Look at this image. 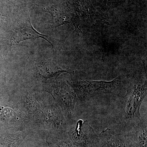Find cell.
<instances>
[{"instance_id": "obj_8", "label": "cell", "mask_w": 147, "mask_h": 147, "mask_svg": "<svg viewBox=\"0 0 147 147\" xmlns=\"http://www.w3.org/2000/svg\"><path fill=\"white\" fill-rule=\"evenodd\" d=\"M126 133L132 147H147V119H142Z\"/></svg>"}, {"instance_id": "obj_3", "label": "cell", "mask_w": 147, "mask_h": 147, "mask_svg": "<svg viewBox=\"0 0 147 147\" xmlns=\"http://www.w3.org/2000/svg\"><path fill=\"white\" fill-rule=\"evenodd\" d=\"M66 24L74 26L77 33H82L79 28L82 23L90 25L100 23L110 25L105 19L100 16L92 5L90 0H81L76 2L74 7V12L70 14H67Z\"/></svg>"}, {"instance_id": "obj_4", "label": "cell", "mask_w": 147, "mask_h": 147, "mask_svg": "<svg viewBox=\"0 0 147 147\" xmlns=\"http://www.w3.org/2000/svg\"><path fill=\"white\" fill-rule=\"evenodd\" d=\"M70 140L78 147H96L98 135L88 121L80 119L69 132Z\"/></svg>"}, {"instance_id": "obj_1", "label": "cell", "mask_w": 147, "mask_h": 147, "mask_svg": "<svg viewBox=\"0 0 147 147\" xmlns=\"http://www.w3.org/2000/svg\"><path fill=\"white\" fill-rule=\"evenodd\" d=\"M147 94V75L144 69L142 72L137 74L134 76L121 103V114L123 122L128 128L142 119L140 108Z\"/></svg>"}, {"instance_id": "obj_9", "label": "cell", "mask_w": 147, "mask_h": 147, "mask_svg": "<svg viewBox=\"0 0 147 147\" xmlns=\"http://www.w3.org/2000/svg\"><path fill=\"white\" fill-rule=\"evenodd\" d=\"M38 70L41 75L47 78L58 76L63 72H70V71L59 67L56 64L50 61L43 63L40 66Z\"/></svg>"}, {"instance_id": "obj_2", "label": "cell", "mask_w": 147, "mask_h": 147, "mask_svg": "<svg viewBox=\"0 0 147 147\" xmlns=\"http://www.w3.org/2000/svg\"><path fill=\"white\" fill-rule=\"evenodd\" d=\"M122 86L120 76L110 82L78 80L74 84L76 96L82 100H87L96 95L116 93Z\"/></svg>"}, {"instance_id": "obj_11", "label": "cell", "mask_w": 147, "mask_h": 147, "mask_svg": "<svg viewBox=\"0 0 147 147\" xmlns=\"http://www.w3.org/2000/svg\"><path fill=\"white\" fill-rule=\"evenodd\" d=\"M110 1V0H104V3H105V5L107 4V3H108V1Z\"/></svg>"}, {"instance_id": "obj_7", "label": "cell", "mask_w": 147, "mask_h": 147, "mask_svg": "<svg viewBox=\"0 0 147 147\" xmlns=\"http://www.w3.org/2000/svg\"><path fill=\"white\" fill-rule=\"evenodd\" d=\"M53 93L56 100L65 112L69 116L72 115L77 98L75 91L68 85L62 83L56 85Z\"/></svg>"}, {"instance_id": "obj_10", "label": "cell", "mask_w": 147, "mask_h": 147, "mask_svg": "<svg viewBox=\"0 0 147 147\" xmlns=\"http://www.w3.org/2000/svg\"><path fill=\"white\" fill-rule=\"evenodd\" d=\"M13 112L10 108H2L0 109V117L7 121L13 118Z\"/></svg>"}, {"instance_id": "obj_5", "label": "cell", "mask_w": 147, "mask_h": 147, "mask_svg": "<svg viewBox=\"0 0 147 147\" xmlns=\"http://www.w3.org/2000/svg\"><path fill=\"white\" fill-rule=\"evenodd\" d=\"M47 36L39 33L32 26L30 18L22 19L15 22L13 26V30L11 36L10 45H16L23 40L28 39H34L36 38H43L50 42Z\"/></svg>"}, {"instance_id": "obj_6", "label": "cell", "mask_w": 147, "mask_h": 147, "mask_svg": "<svg viewBox=\"0 0 147 147\" xmlns=\"http://www.w3.org/2000/svg\"><path fill=\"white\" fill-rule=\"evenodd\" d=\"M96 147H132L126 131L108 127L98 135Z\"/></svg>"}]
</instances>
